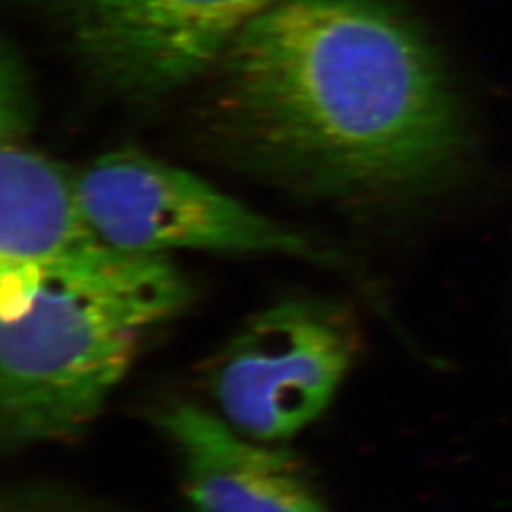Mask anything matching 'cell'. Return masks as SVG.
Here are the masks:
<instances>
[{
  "label": "cell",
  "instance_id": "9c48e42d",
  "mask_svg": "<svg viewBox=\"0 0 512 512\" xmlns=\"http://www.w3.org/2000/svg\"><path fill=\"white\" fill-rule=\"evenodd\" d=\"M2 95H0V139L23 137L31 129V92L18 54L2 50Z\"/></svg>",
  "mask_w": 512,
  "mask_h": 512
},
{
  "label": "cell",
  "instance_id": "ba28073f",
  "mask_svg": "<svg viewBox=\"0 0 512 512\" xmlns=\"http://www.w3.org/2000/svg\"><path fill=\"white\" fill-rule=\"evenodd\" d=\"M0 512H120L90 495L54 482H27L6 488Z\"/></svg>",
  "mask_w": 512,
  "mask_h": 512
},
{
  "label": "cell",
  "instance_id": "52a82bcc",
  "mask_svg": "<svg viewBox=\"0 0 512 512\" xmlns=\"http://www.w3.org/2000/svg\"><path fill=\"white\" fill-rule=\"evenodd\" d=\"M23 137L0 139L2 319L27 308L48 268L103 241L82 209L74 175Z\"/></svg>",
  "mask_w": 512,
  "mask_h": 512
},
{
  "label": "cell",
  "instance_id": "3957f363",
  "mask_svg": "<svg viewBox=\"0 0 512 512\" xmlns=\"http://www.w3.org/2000/svg\"><path fill=\"white\" fill-rule=\"evenodd\" d=\"M74 181L95 234L126 253L220 251L317 262L330 258L308 236L139 150L109 152L76 173Z\"/></svg>",
  "mask_w": 512,
  "mask_h": 512
},
{
  "label": "cell",
  "instance_id": "5b68a950",
  "mask_svg": "<svg viewBox=\"0 0 512 512\" xmlns=\"http://www.w3.org/2000/svg\"><path fill=\"white\" fill-rule=\"evenodd\" d=\"M78 63L122 99L152 101L217 67L275 0H44Z\"/></svg>",
  "mask_w": 512,
  "mask_h": 512
},
{
  "label": "cell",
  "instance_id": "8992f818",
  "mask_svg": "<svg viewBox=\"0 0 512 512\" xmlns=\"http://www.w3.org/2000/svg\"><path fill=\"white\" fill-rule=\"evenodd\" d=\"M158 427L177 452L196 512H329L293 452L243 439L202 406L171 404Z\"/></svg>",
  "mask_w": 512,
  "mask_h": 512
},
{
  "label": "cell",
  "instance_id": "277c9868",
  "mask_svg": "<svg viewBox=\"0 0 512 512\" xmlns=\"http://www.w3.org/2000/svg\"><path fill=\"white\" fill-rule=\"evenodd\" d=\"M357 353L348 311L287 300L260 311L207 370L222 420L258 442L291 439L332 403Z\"/></svg>",
  "mask_w": 512,
  "mask_h": 512
},
{
  "label": "cell",
  "instance_id": "7a4b0ae2",
  "mask_svg": "<svg viewBox=\"0 0 512 512\" xmlns=\"http://www.w3.org/2000/svg\"><path fill=\"white\" fill-rule=\"evenodd\" d=\"M192 296L167 256L105 241L48 268L27 308L0 319V442L73 440L124 380L147 330Z\"/></svg>",
  "mask_w": 512,
  "mask_h": 512
},
{
  "label": "cell",
  "instance_id": "6da1fadb",
  "mask_svg": "<svg viewBox=\"0 0 512 512\" xmlns=\"http://www.w3.org/2000/svg\"><path fill=\"white\" fill-rule=\"evenodd\" d=\"M215 73V124L228 145L315 196L418 183L459 145L437 54L391 0H275Z\"/></svg>",
  "mask_w": 512,
  "mask_h": 512
}]
</instances>
